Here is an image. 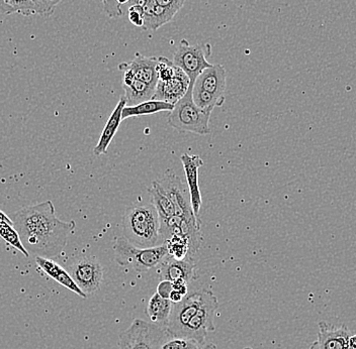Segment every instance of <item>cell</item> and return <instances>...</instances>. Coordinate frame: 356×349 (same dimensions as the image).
I'll return each mask as SVG.
<instances>
[{"label": "cell", "instance_id": "cell-11", "mask_svg": "<svg viewBox=\"0 0 356 349\" xmlns=\"http://www.w3.org/2000/svg\"><path fill=\"white\" fill-rule=\"evenodd\" d=\"M189 85L191 81L188 75L179 69L175 77L168 80H158L153 99L175 105L188 93Z\"/></svg>", "mask_w": 356, "mask_h": 349}, {"label": "cell", "instance_id": "cell-10", "mask_svg": "<svg viewBox=\"0 0 356 349\" xmlns=\"http://www.w3.org/2000/svg\"><path fill=\"white\" fill-rule=\"evenodd\" d=\"M317 339L309 349H351L349 339L351 332L345 324L334 326L326 321H320Z\"/></svg>", "mask_w": 356, "mask_h": 349}, {"label": "cell", "instance_id": "cell-29", "mask_svg": "<svg viewBox=\"0 0 356 349\" xmlns=\"http://www.w3.org/2000/svg\"><path fill=\"white\" fill-rule=\"evenodd\" d=\"M44 4H46L47 10H48L49 15H51L54 13L56 8H57L58 4L62 1V0H44Z\"/></svg>", "mask_w": 356, "mask_h": 349}, {"label": "cell", "instance_id": "cell-17", "mask_svg": "<svg viewBox=\"0 0 356 349\" xmlns=\"http://www.w3.org/2000/svg\"><path fill=\"white\" fill-rule=\"evenodd\" d=\"M35 262H37L39 268L44 273L52 278L54 281L65 287L66 289L70 290L71 292L79 296V297L86 299V295L82 292L81 289L75 283L70 273L65 269L62 268L59 264L53 261L52 259H46V257H35Z\"/></svg>", "mask_w": 356, "mask_h": 349}, {"label": "cell", "instance_id": "cell-7", "mask_svg": "<svg viewBox=\"0 0 356 349\" xmlns=\"http://www.w3.org/2000/svg\"><path fill=\"white\" fill-rule=\"evenodd\" d=\"M211 54V46L209 44H193L182 40L173 56V63L179 67L189 78L191 85L193 86L197 78L206 69L211 68V64L207 60V56Z\"/></svg>", "mask_w": 356, "mask_h": 349}, {"label": "cell", "instance_id": "cell-30", "mask_svg": "<svg viewBox=\"0 0 356 349\" xmlns=\"http://www.w3.org/2000/svg\"><path fill=\"white\" fill-rule=\"evenodd\" d=\"M184 297H186V296L182 295L181 293L178 292L177 290H173L170 296H169V300H170L173 304H177L181 302Z\"/></svg>", "mask_w": 356, "mask_h": 349}, {"label": "cell", "instance_id": "cell-25", "mask_svg": "<svg viewBox=\"0 0 356 349\" xmlns=\"http://www.w3.org/2000/svg\"><path fill=\"white\" fill-rule=\"evenodd\" d=\"M128 19L134 26L143 28L145 22L144 10L142 6L132 4L128 6Z\"/></svg>", "mask_w": 356, "mask_h": 349}, {"label": "cell", "instance_id": "cell-3", "mask_svg": "<svg viewBox=\"0 0 356 349\" xmlns=\"http://www.w3.org/2000/svg\"><path fill=\"white\" fill-rule=\"evenodd\" d=\"M226 70L217 64L206 69L195 80L193 88V99L200 110L213 112L221 108L225 102L226 91Z\"/></svg>", "mask_w": 356, "mask_h": 349}, {"label": "cell", "instance_id": "cell-20", "mask_svg": "<svg viewBox=\"0 0 356 349\" xmlns=\"http://www.w3.org/2000/svg\"><path fill=\"white\" fill-rule=\"evenodd\" d=\"M175 108L172 104L160 100L151 99L143 103L135 106H128L124 108L122 113V120L131 119V117H141V115L155 114L162 111H171Z\"/></svg>", "mask_w": 356, "mask_h": 349}, {"label": "cell", "instance_id": "cell-24", "mask_svg": "<svg viewBox=\"0 0 356 349\" xmlns=\"http://www.w3.org/2000/svg\"><path fill=\"white\" fill-rule=\"evenodd\" d=\"M24 0H0V12L10 15H22Z\"/></svg>", "mask_w": 356, "mask_h": 349}, {"label": "cell", "instance_id": "cell-26", "mask_svg": "<svg viewBox=\"0 0 356 349\" xmlns=\"http://www.w3.org/2000/svg\"><path fill=\"white\" fill-rule=\"evenodd\" d=\"M156 2H157L159 6H163V8L172 10L173 12L177 13L180 8L184 6L186 0H156Z\"/></svg>", "mask_w": 356, "mask_h": 349}, {"label": "cell", "instance_id": "cell-22", "mask_svg": "<svg viewBox=\"0 0 356 349\" xmlns=\"http://www.w3.org/2000/svg\"><path fill=\"white\" fill-rule=\"evenodd\" d=\"M202 348L204 346L195 340L169 337L159 349H202Z\"/></svg>", "mask_w": 356, "mask_h": 349}, {"label": "cell", "instance_id": "cell-12", "mask_svg": "<svg viewBox=\"0 0 356 349\" xmlns=\"http://www.w3.org/2000/svg\"><path fill=\"white\" fill-rule=\"evenodd\" d=\"M180 160L184 164V173H186L193 213L200 219V210L202 201L199 185V170L200 167L204 166V161L199 155H188V153H184Z\"/></svg>", "mask_w": 356, "mask_h": 349}, {"label": "cell", "instance_id": "cell-9", "mask_svg": "<svg viewBox=\"0 0 356 349\" xmlns=\"http://www.w3.org/2000/svg\"><path fill=\"white\" fill-rule=\"evenodd\" d=\"M157 182L167 197L172 202L177 216L200 224V219L193 213L188 189L175 172L167 171L163 177Z\"/></svg>", "mask_w": 356, "mask_h": 349}, {"label": "cell", "instance_id": "cell-28", "mask_svg": "<svg viewBox=\"0 0 356 349\" xmlns=\"http://www.w3.org/2000/svg\"><path fill=\"white\" fill-rule=\"evenodd\" d=\"M173 289L181 293L182 295L186 296L188 294V282L184 280H177V281L172 282Z\"/></svg>", "mask_w": 356, "mask_h": 349}, {"label": "cell", "instance_id": "cell-5", "mask_svg": "<svg viewBox=\"0 0 356 349\" xmlns=\"http://www.w3.org/2000/svg\"><path fill=\"white\" fill-rule=\"evenodd\" d=\"M115 257L122 266H131L138 272L143 273L159 266L169 255L165 244L150 248H140L133 246L124 237L115 240Z\"/></svg>", "mask_w": 356, "mask_h": 349}, {"label": "cell", "instance_id": "cell-13", "mask_svg": "<svg viewBox=\"0 0 356 349\" xmlns=\"http://www.w3.org/2000/svg\"><path fill=\"white\" fill-rule=\"evenodd\" d=\"M159 273L161 280L170 282L184 280L188 283L197 278V266L193 259H177L169 255L159 264Z\"/></svg>", "mask_w": 356, "mask_h": 349}, {"label": "cell", "instance_id": "cell-16", "mask_svg": "<svg viewBox=\"0 0 356 349\" xmlns=\"http://www.w3.org/2000/svg\"><path fill=\"white\" fill-rule=\"evenodd\" d=\"M132 4H137L143 8L145 31H157L167 22H170L177 15L172 10L159 6L156 0H131L127 6H132Z\"/></svg>", "mask_w": 356, "mask_h": 349}, {"label": "cell", "instance_id": "cell-33", "mask_svg": "<svg viewBox=\"0 0 356 349\" xmlns=\"http://www.w3.org/2000/svg\"><path fill=\"white\" fill-rule=\"evenodd\" d=\"M131 0H117L118 3L120 4V6H126V4H128L129 2H130Z\"/></svg>", "mask_w": 356, "mask_h": 349}, {"label": "cell", "instance_id": "cell-34", "mask_svg": "<svg viewBox=\"0 0 356 349\" xmlns=\"http://www.w3.org/2000/svg\"><path fill=\"white\" fill-rule=\"evenodd\" d=\"M100 1H102V2H104V1H110V0H100Z\"/></svg>", "mask_w": 356, "mask_h": 349}, {"label": "cell", "instance_id": "cell-4", "mask_svg": "<svg viewBox=\"0 0 356 349\" xmlns=\"http://www.w3.org/2000/svg\"><path fill=\"white\" fill-rule=\"evenodd\" d=\"M193 86H189L188 93L175 104L168 115V124L178 133H191L207 135L211 133V113L200 110L193 99Z\"/></svg>", "mask_w": 356, "mask_h": 349}, {"label": "cell", "instance_id": "cell-31", "mask_svg": "<svg viewBox=\"0 0 356 349\" xmlns=\"http://www.w3.org/2000/svg\"><path fill=\"white\" fill-rule=\"evenodd\" d=\"M349 346L351 349H356V334H353L349 339Z\"/></svg>", "mask_w": 356, "mask_h": 349}, {"label": "cell", "instance_id": "cell-14", "mask_svg": "<svg viewBox=\"0 0 356 349\" xmlns=\"http://www.w3.org/2000/svg\"><path fill=\"white\" fill-rule=\"evenodd\" d=\"M122 72V89L127 99V105L135 106L153 99L155 89L149 84L138 79L132 71L124 69Z\"/></svg>", "mask_w": 356, "mask_h": 349}, {"label": "cell", "instance_id": "cell-18", "mask_svg": "<svg viewBox=\"0 0 356 349\" xmlns=\"http://www.w3.org/2000/svg\"><path fill=\"white\" fill-rule=\"evenodd\" d=\"M127 106L126 97L122 96L120 99L119 103L115 106L113 113H111L110 119L106 122V126H104V130H102V135L95 146L93 153L95 155H106L108 153V146L111 142H113V137H115V133L119 130L120 126L122 122V113L124 108Z\"/></svg>", "mask_w": 356, "mask_h": 349}, {"label": "cell", "instance_id": "cell-1", "mask_svg": "<svg viewBox=\"0 0 356 349\" xmlns=\"http://www.w3.org/2000/svg\"><path fill=\"white\" fill-rule=\"evenodd\" d=\"M13 222L29 253L52 259L61 255L76 228L73 220L65 222L56 216L54 204L50 200L19 209L13 215Z\"/></svg>", "mask_w": 356, "mask_h": 349}, {"label": "cell", "instance_id": "cell-27", "mask_svg": "<svg viewBox=\"0 0 356 349\" xmlns=\"http://www.w3.org/2000/svg\"><path fill=\"white\" fill-rule=\"evenodd\" d=\"M175 290L173 289V283L170 281H166V280H162L157 287V293L164 299H169L171 292Z\"/></svg>", "mask_w": 356, "mask_h": 349}, {"label": "cell", "instance_id": "cell-21", "mask_svg": "<svg viewBox=\"0 0 356 349\" xmlns=\"http://www.w3.org/2000/svg\"><path fill=\"white\" fill-rule=\"evenodd\" d=\"M149 194L152 198V204L155 206L160 220H167L175 216V209L171 200L167 197L157 181L152 183L148 189Z\"/></svg>", "mask_w": 356, "mask_h": 349}, {"label": "cell", "instance_id": "cell-23", "mask_svg": "<svg viewBox=\"0 0 356 349\" xmlns=\"http://www.w3.org/2000/svg\"><path fill=\"white\" fill-rule=\"evenodd\" d=\"M22 15L24 17H30V15H40L42 17H50L44 0H24Z\"/></svg>", "mask_w": 356, "mask_h": 349}, {"label": "cell", "instance_id": "cell-15", "mask_svg": "<svg viewBox=\"0 0 356 349\" xmlns=\"http://www.w3.org/2000/svg\"><path fill=\"white\" fill-rule=\"evenodd\" d=\"M157 64V57H147L137 53L132 61L124 62L118 68L120 71L124 69L132 71L136 78L156 88L158 82Z\"/></svg>", "mask_w": 356, "mask_h": 349}, {"label": "cell", "instance_id": "cell-2", "mask_svg": "<svg viewBox=\"0 0 356 349\" xmlns=\"http://www.w3.org/2000/svg\"><path fill=\"white\" fill-rule=\"evenodd\" d=\"M122 237L137 248H150L162 244L159 215L152 203L127 208L122 215Z\"/></svg>", "mask_w": 356, "mask_h": 349}, {"label": "cell", "instance_id": "cell-19", "mask_svg": "<svg viewBox=\"0 0 356 349\" xmlns=\"http://www.w3.org/2000/svg\"><path fill=\"white\" fill-rule=\"evenodd\" d=\"M173 303L169 299H164L161 296L155 293L149 300L146 308V314L151 323L166 329L170 318Z\"/></svg>", "mask_w": 356, "mask_h": 349}, {"label": "cell", "instance_id": "cell-6", "mask_svg": "<svg viewBox=\"0 0 356 349\" xmlns=\"http://www.w3.org/2000/svg\"><path fill=\"white\" fill-rule=\"evenodd\" d=\"M170 335L166 329L136 318L120 334L119 349H159Z\"/></svg>", "mask_w": 356, "mask_h": 349}, {"label": "cell", "instance_id": "cell-32", "mask_svg": "<svg viewBox=\"0 0 356 349\" xmlns=\"http://www.w3.org/2000/svg\"><path fill=\"white\" fill-rule=\"evenodd\" d=\"M202 349H219L217 348V346H216V344H213V343H206L204 344V348H202ZM242 349H252L251 348H242Z\"/></svg>", "mask_w": 356, "mask_h": 349}, {"label": "cell", "instance_id": "cell-8", "mask_svg": "<svg viewBox=\"0 0 356 349\" xmlns=\"http://www.w3.org/2000/svg\"><path fill=\"white\" fill-rule=\"evenodd\" d=\"M68 272L86 297L99 292L104 280V269L97 257H78L70 264Z\"/></svg>", "mask_w": 356, "mask_h": 349}]
</instances>
